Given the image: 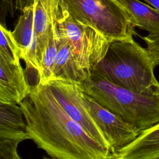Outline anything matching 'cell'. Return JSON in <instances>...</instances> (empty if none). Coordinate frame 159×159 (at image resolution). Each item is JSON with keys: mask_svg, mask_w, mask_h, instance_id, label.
I'll use <instances>...</instances> for the list:
<instances>
[{"mask_svg": "<svg viewBox=\"0 0 159 159\" xmlns=\"http://www.w3.org/2000/svg\"><path fill=\"white\" fill-rule=\"evenodd\" d=\"M19 105L30 139L52 158H112L110 151L67 114L47 84L31 86Z\"/></svg>", "mask_w": 159, "mask_h": 159, "instance_id": "6da1fadb", "label": "cell"}, {"mask_svg": "<svg viewBox=\"0 0 159 159\" xmlns=\"http://www.w3.org/2000/svg\"><path fill=\"white\" fill-rule=\"evenodd\" d=\"M157 65L148 50L134 40L112 41L91 75L139 93L159 94L154 75Z\"/></svg>", "mask_w": 159, "mask_h": 159, "instance_id": "7a4b0ae2", "label": "cell"}, {"mask_svg": "<svg viewBox=\"0 0 159 159\" xmlns=\"http://www.w3.org/2000/svg\"><path fill=\"white\" fill-rule=\"evenodd\" d=\"M82 89L140 131L159 122V94H141L91 75Z\"/></svg>", "mask_w": 159, "mask_h": 159, "instance_id": "3957f363", "label": "cell"}, {"mask_svg": "<svg viewBox=\"0 0 159 159\" xmlns=\"http://www.w3.org/2000/svg\"><path fill=\"white\" fill-rule=\"evenodd\" d=\"M65 1L74 19L95 29L110 42L134 40L136 27L118 0Z\"/></svg>", "mask_w": 159, "mask_h": 159, "instance_id": "277c9868", "label": "cell"}, {"mask_svg": "<svg viewBox=\"0 0 159 159\" xmlns=\"http://www.w3.org/2000/svg\"><path fill=\"white\" fill-rule=\"evenodd\" d=\"M56 30L67 41L78 65L91 75L106 55L111 42L95 29L74 19L65 0H59Z\"/></svg>", "mask_w": 159, "mask_h": 159, "instance_id": "5b68a950", "label": "cell"}, {"mask_svg": "<svg viewBox=\"0 0 159 159\" xmlns=\"http://www.w3.org/2000/svg\"><path fill=\"white\" fill-rule=\"evenodd\" d=\"M47 84L67 114L80 124L91 137L112 154L110 144L104 134L83 103L80 96V84L59 79H52Z\"/></svg>", "mask_w": 159, "mask_h": 159, "instance_id": "8992f818", "label": "cell"}, {"mask_svg": "<svg viewBox=\"0 0 159 159\" xmlns=\"http://www.w3.org/2000/svg\"><path fill=\"white\" fill-rule=\"evenodd\" d=\"M80 96L84 106L109 143L112 157L117 151L132 142L140 134V131L134 126L111 112L83 91L81 86Z\"/></svg>", "mask_w": 159, "mask_h": 159, "instance_id": "52a82bcc", "label": "cell"}, {"mask_svg": "<svg viewBox=\"0 0 159 159\" xmlns=\"http://www.w3.org/2000/svg\"><path fill=\"white\" fill-rule=\"evenodd\" d=\"M30 139L20 106L0 101V158L20 159L17 145Z\"/></svg>", "mask_w": 159, "mask_h": 159, "instance_id": "ba28073f", "label": "cell"}, {"mask_svg": "<svg viewBox=\"0 0 159 159\" xmlns=\"http://www.w3.org/2000/svg\"><path fill=\"white\" fill-rule=\"evenodd\" d=\"M12 35L19 51L20 58L26 64L27 68L36 71L37 75L40 68L37 61V45L34 28V5L21 11Z\"/></svg>", "mask_w": 159, "mask_h": 159, "instance_id": "9c48e42d", "label": "cell"}, {"mask_svg": "<svg viewBox=\"0 0 159 159\" xmlns=\"http://www.w3.org/2000/svg\"><path fill=\"white\" fill-rule=\"evenodd\" d=\"M0 101L19 104L29 93L30 86L20 62L0 58Z\"/></svg>", "mask_w": 159, "mask_h": 159, "instance_id": "30bf717a", "label": "cell"}, {"mask_svg": "<svg viewBox=\"0 0 159 159\" xmlns=\"http://www.w3.org/2000/svg\"><path fill=\"white\" fill-rule=\"evenodd\" d=\"M58 2L59 0H38L33 4L34 28L37 39V61L40 70L50 34L56 24Z\"/></svg>", "mask_w": 159, "mask_h": 159, "instance_id": "8fae6325", "label": "cell"}, {"mask_svg": "<svg viewBox=\"0 0 159 159\" xmlns=\"http://www.w3.org/2000/svg\"><path fill=\"white\" fill-rule=\"evenodd\" d=\"M112 159H159V122L141 130L132 142L117 151Z\"/></svg>", "mask_w": 159, "mask_h": 159, "instance_id": "7c38bea8", "label": "cell"}, {"mask_svg": "<svg viewBox=\"0 0 159 159\" xmlns=\"http://www.w3.org/2000/svg\"><path fill=\"white\" fill-rule=\"evenodd\" d=\"M57 34L58 39V50L51 80L59 79L79 84L83 83L90 75L76 62L67 41L57 32Z\"/></svg>", "mask_w": 159, "mask_h": 159, "instance_id": "4fadbf2b", "label": "cell"}, {"mask_svg": "<svg viewBox=\"0 0 159 159\" xmlns=\"http://www.w3.org/2000/svg\"><path fill=\"white\" fill-rule=\"evenodd\" d=\"M127 9L135 27L149 35L159 34V11L139 0H118Z\"/></svg>", "mask_w": 159, "mask_h": 159, "instance_id": "5bb4252c", "label": "cell"}, {"mask_svg": "<svg viewBox=\"0 0 159 159\" xmlns=\"http://www.w3.org/2000/svg\"><path fill=\"white\" fill-rule=\"evenodd\" d=\"M58 50V39L55 24L50 34L48 46L43 58L40 71L37 75L39 83L47 84L52 79V71L57 56Z\"/></svg>", "mask_w": 159, "mask_h": 159, "instance_id": "9a60e30c", "label": "cell"}, {"mask_svg": "<svg viewBox=\"0 0 159 159\" xmlns=\"http://www.w3.org/2000/svg\"><path fill=\"white\" fill-rule=\"evenodd\" d=\"M0 30V58L12 62H20L19 48L12 32L2 24H1Z\"/></svg>", "mask_w": 159, "mask_h": 159, "instance_id": "2e32d148", "label": "cell"}, {"mask_svg": "<svg viewBox=\"0 0 159 159\" xmlns=\"http://www.w3.org/2000/svg\"><path fill=\"white\" fill-rule=\"evenodd\" d=\"M147 44V48L159 65V34L148 35L142 37Z\"/></svg>", "mask_w": 159, "mask_h": 159, "instance_id": "e0dca14e", "label": "cell"}, {"mask_svg": "<svg viewBox=\"0 0 159 159\" xmlns=\"http://www.w3.org/2000/svg\"><path fill=\"white\" fill-rule=\"evenodd\" d=\"M159 11V0H143Z\"/></svg>", "mask_w": 159, "mask_h": 159, "instance_id": "ac0fdd59", "label": "cell"}]
</instances>
